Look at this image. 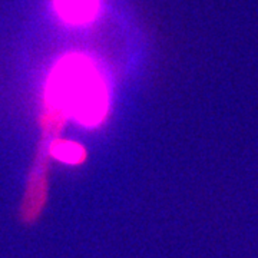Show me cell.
I'll return each mask as SVG.
<instances>
[{
	"mask_svg": "<svg viewBox=\"0 0 258 258\" xmlns=\"http://www.w3.org/2000/svg\"><path fill=\"white\" fill-rule=\"evenodd\" d=\"M47 105L83 125H96L108 109V86L98 63L85 53L62 56L50 71Z\"/></svg>",
	"mask_w": 258,
	"mask_h": 258,
	"instance_id": "obj_1",
	"label": "cell"
},
{
	"mask_svg": "<svg viewBox=\"0 0 258 258\" xmlns=\"http://www.w3.org/2000/svg\"><path fill=\"white\" fill-rule=\"evenodd\" d=\"M52 8L64 25L86 26L99 16L101 0H52Z\"/></svg>",
	"mask_w": 258,
	"mask_h": 258,
	"instance_id": "obj_2",
	"label": "cell"
},
{
	"mask_svg": "<svg viewBox=\"0 0 258 258\" xmlns=\"http://www.w3.org/2000/svg\"><path fill=\"white\" fill-rule=\"evenodd\" d=\"M55 155L66 162H78L83 157V152L81 148L74 144H59L55 148Z\"/></svg>",
	"mask_w": 258,
	"mask_h": 258,
	"instance_id": "obj_3",
	"label": "cell"
}]
</instances>
